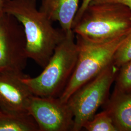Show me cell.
Returning <instances> with one entry per match:
<instances>
[{"label": "cell", "mask_w": 131, "mask_h": 131, "mask_svg": "<svg viewBox=\"0 0 131 131\" xmlns=\"http://www.w3.org/2000/svg\"><path fill=\"white\" fill-rule=\"evenodd\" d=\"M91 2L94 3H111L120 4L126 6L131 10V0H92Z\"/></svg>", "instance_id": "cell-15"}, {"label": "cell", "mask_w": 131, "mask_h": 131, "mask_svg": "<svg viewBox=\"0 0 131 131\" xmlns=\"http://www.w3.org/2000/svg\"><path fill=\"white\" fill-rule=\"evenodd\" d=\"M28 59L22 25L13 16L4 13L0 17V71L23 72Z\"/></svg>", "instance_id": "cell-6"}, {"label": "cell", "mask_w": 131, "mask_h": 131, "mask_svg": "<svg viewBox=\"0 0 131 131\" xmlns=\"http://www.w3.org/2000/svg\"><path fill=\"white\" fill-rule=\"evenodd\" d=\"M79 9V0H41L39 10L51 21H58L64 32L72 30L75 15Z\"/></svg>", "instance_id": "cell-9"}, {"label": "cell", "mask_w": 131, "mask_h": 131, "mask_svg": "<svg viewBox=\"0 0 131 131\" xmlns=\"http://www.w3.org/2000/svg\"><path fill=\"white\" fill-rule=\"evenodd\" d=\"M10 0H0V17L4 14L5 7Z\"/></svg>", "instance_id": "cell-17"}, {"label": "cell", "mask_w": 131, "mask_h": 131, "mask_svg": "<svg viewBox=\"0 0 131 131\" xmlns=\"http://www.w3.org/2000/svg\"><path fill=\"white\" fill-rule=\"evenodd\" d=\"M75 35L96 42L111 40L126 35L131 30V10L124 5L90 2L74 19Z\"/></svg>", "instance_id": "cell-2"}, {"label": "cell", "mask_w": 131, "mask_h": 131, "mask_svg": "<svg viewBox=\"0 0 131 131\" xmlns=\"http://www.w3.org/2000/svg\"><path fill=\"white\" fill-rule=\"evenodd\" d=\"M4 13L17 19L24 28L27 56L43 69L65 35L38 9L36 0H10Z\"/></svg>", "instance_id": "cell-1"}, {"label": "cell", "mask_w": 131, "mask_h": 131, "mask_svg": "<svg viewBox=\"0 0 131 131\" xmlns=\"http://www.w3.org/2000/svg\"><path fill=\"white\" fill-rule=\"evenodd\" d=\"M105 110L112 119L117 131H131V94L114 90Z\"/></svg>", "instance_id": "cell-10"}, {"label": "cell", "mask_w": 131, "mask_h": 131, "mask_svg": "<svg viewBox=\"0 0 131 131\" xmlns=\"http://www.w3.org/2000/svg\"><path fill=\"white\" fill-rule=\"evenodd\" d=\"M28 112L37 122L39 131H73L74 116L67 103L59 98L33 95Z\"/></svg>", "instance_id": "cell-7"}, {"label": "cell", "mask_w": 131, "mask_h": 131, "mask_svg": "<svg viewBox=\"0 0 131 131\" xmlns=\"http://www.w3.org/2000/svg\"><path fill=\"white\" fill-rule=\"evenodd\" d=\"M115 81V90L123 93L131 94V60L119 67Z\"/></svg>", "instance_id": "cell-13"}, {"label": "cell", "mask_w": 131, "mask_h": 131, "mask_svg": "<svg viewBox=\"0 0 131 131\" xmlns=\"http://www.w3.org/2000/svg\"><path fill=\"white\" fill-rule=\"evenodd\" d=\"M83 128L88 131H117L112 118L105 110L95 114L84 124Z\"/></svg>", "instance_id": "cell-12"}, {"label": "cell", "mask_w": 131, "mask_h": 131, "mask_svg": "<svg viewBox=\"0 0 131 131\" xmlns=\"http://www.w3.org/2000/svg\"><path fill=\"white\" fill-rule=\"evenodd\" d=\"M27 75L12 70L0 71V110L5 113H28L34 94L23 81Z\"/></svg>", "instance_id": "cell-8"}, {"label": "cell", "mask_w": 131, "mask_h": 131, "mask_svg": "<svg viewBox=\"0 0 131 131\" xmlns=\"http://www.w3.org/2000/svg\"><path fill=\"white\" fill-rule=\"evenodd\" d=\"M0 131H39L37 122L28 113L0 112Z\"/></svg>", "instance_id": "cell-11"}, {"label": "cell", "mask_w": 131, "mask_h": 131, "mask_svg": "<svg viewBox=\"0 0 131 131\" xmlns=\"http://www.w3.org/2000/svg\"><path fill=\"white\" fill-rule=\"evenodd\" d=\"M118 68L112 63L99 75L77 89L67 102L74 116L73 131H81L99 108L106 103Z\"/></svg>", "instance_id": "cell-5"}, {"label": "cell", "mask_w": 131, "mask_h": 131, "mask_svg": "<svg viewBox=\"0 0 131 131\" xmlns=\"http://www.w3.org/2000/svg\"><path fill=\"white\" fill-rule=\"evenodd\" d=\"M78 56L75 34L72 30L66 32L42 72L34 78L27 75L23 81L34 95L59 98L70 79Z\"/></svg>", "instance_id": "cell-3"}, {"label": "cell", "mask_w": 131, "mask_h": 131, "mask_svg": "<svg viewBox=\"0 0 131 131\" xmlns=\"http://www.w3.org/2000/svg\"><path fill=\"white\" fill-rule=\"evenodd\" d=\"M127 35L107 41L96 42L75 35L78 58L70 79L59 97L62 102L67 103L77 89L112 63L115 52Z\"/></svg>", "instance_id": "cell-4"}, {"label": "cell", "mask_w": 131, "mask_h": 131, "mask_svg": "<svg viewBox=\"0 0 131 131\" xmlns=\"http://www.w3.org/2000/svg\"><path fill=\"white\" fill-rule=\"evenodd\" d=\"M92 1V0H83V1L81 6H80V7H79V9L76 13L74 19L79 17L80 15L82 13V12L84 11V10L85 9V8L87 7V6L89 5V3Z\"/></svg>", "instance_id": "cell-16"}, {"label": "cell", "mask_w": 131, "mask_h": 131, "mask_svg": "<svg viewBox=\"0 0 131 131\" xmlns=\"http://www.w3.org/2000/svg\"><path fill=\"white\" fill-rule=\"evenodd\" d=\"M1 111V110H0V111Z\"/></svg>", "instance_id": "cell-18"}, {"label": "cell", "mask_w": 131, "mask_h": 131, "mask_svg": "<svg viewBox=\"0 0 131 131\" xmlns=\"http://www.w3.org/2000/svg\"><path fill=\"white\" fill-rule=\"evenodd\" d=\"M131 60V30L115 52L113 64L119 69L123 64Z\"/></svg>", "instance_id": "cell-14"}]
</instances>
